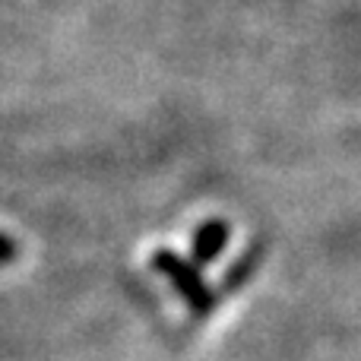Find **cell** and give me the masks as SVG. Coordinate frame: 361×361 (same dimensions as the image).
Listing matches in <instances>:
<instances>
[{
	"instance_id": "obj_1",
	"label": "cell",
	"mask_w": 361,
	"mask_h": 361,
	"mask_svg": "<svg viewBox=\"0 0 361 361\" xmlns=\"http://www.w3.org/2000/svg\"><path fill=\"white\" fill-rule=\"evenodd\" d=\"M149 263L162 279H169V286L184 298V305L197 317H209L216 311V288L209 286V279L200 273V267L190 257L178 254L171 247H159V250H152Z\"/></svg>"
},
{
	"instance_id": "obj_3",
	"label": "cell",
	"mask_w": 361,
	"mask_h": 361,
	"mask_svg": "<svg viewBox=\"0 0 361 361\" xmlns=\"http://www.w3.org/2000/svg\"><path fill=\"white\" fill-rule=\"evenodd\" d=\"M254 267H257V250H247V254H244L241 260L235 263V267H228V273H225V282H222V286L228 288V292H231V288H238V286H241V282L250 276V269H254Z\"/></svg>"
},
{
	"instance_id": "obj_4",
	"label": "cell",
	"mask_w": 361,
	"mask_h": 361,
	"mask_svg": "<svg viewBox=\"0 0 361 361\" xmlns=\"http://www.w3.org/2000/svg\"><path fill=\"white\" fill-rule=\"evenodd\" d=\"M19 257V244L16 238H10L6 231H0V267H10L13 260Z\"/></svg>"
},
{
	"instance_id": "obj_2",
	"label": "cell",
	"mask_w": 361,
	"mask_h": 361,
	"mask_svg": "<svg viewBox=\"0 0 361 361\" xmlns=\"http://www.w3.org/2000/svg\"><path fill=\"white\" fill-rule=\"evenodd\" d=\"M228 238H231V225L225 219H206V222H200V228L193 231V241H190L193 263L197 267L216 263L222 257V250L228 247Z\"/></svg>"
}]
</instances>
